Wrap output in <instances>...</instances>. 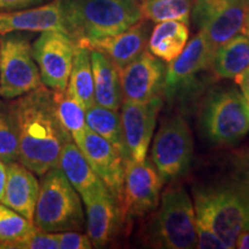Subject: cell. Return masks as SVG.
I'll return each instance as SVG.
<instances>
[{"mask_svg":"<svg viewBox=\"0 0 249 249\" xmlns=\"http://www.w3.org/2000/svg\"><path fill=\"white\" fill-rule=\"evenodd\" d=\"M196 218L204 220L225 242L235 248L242 232H249V151H236L224 170L193 186Z\"/></svg>","mask_w":249,"mask_h":249,"instance_id":"6da1fadb","label":"cell"},{"mask_svg":"<svg viewBox=\"0 0 249 249\" xmlns=\"http://www.w3.org/2000/svg\"><path fill=\"white\" fill-rule=\"evenodd\" d=\"M18 135V160L37 176L58 166L59 157L73 141L57 113L54 91L42 86L9 104Z\"/></svg>","mask_w":249,"mask_h":249,"instance_id":"7a4b0ae2","label":"cell"},{"mask_svg":"<svg viewBox=\"0 0 249 249\" xmlns=\"http://www.w3.org/2000/svg\"><path fill=\"white\" fill-rule=\"evenodd\" d=\"M67 34L79 44L117 35L141 20L139 0H62Z\"/></svg>","mask_w":249,"mask_h":249,"instance_id":"3957f363","label":"cell"},{"mask_svg":"<svg viewBox=\"0 0 249 249\" xmlns=\"http://www.w3.org/2000/svg\"><path fill=\"white\" fill-rule=\"evenodd\" d=\"M158 209L145 231L148 245L154 248H196L194 202L181 185L173 183L160 196Z\"/></svg>","mask_w":249,"mask_h":249,"instance_id":"277c9868","label":"cell"},{"mask_svg":"<svg viewBox=\"0 0 249 249\" xmlns=\"http://www.w3.org/2000/svg\"><path fill=\"white\" fill-rule=\"evenodd\" d=\"M34 213V225L45 232L86 230L82 201L59 167L43 174Z\"/></svg>","mask_w":249,"mask_h":249,"instance_id":"5b68a950","label":"cell"},{"mask_svg":"<svg viewBox=\"0 0 249 249\" xmlns=\"http://www.w3.org/2000/svg\"><path fill=\"white\" fill-rule=\"evenodd\" d=\"M201 128L211 142L232 145L249 132L245 97L235 88L217 89L207 96L200 114Z\"/></svg>","mask_w":249,"mask_h":249,"instance_id":"8992f818","label":"cell"},{"mask_svg":"<svg viewBox=\"0 0 249 249\" xmlns=\"http://www.w3.org/2000/svg\"><path fill=\"white\" fill-rule=\"evenodd\" d=\"M42 86L29 38L21 31L0 36V98L17 99Z\"/></svg>","mask_w":249,"mask_h":249,"instance_id":"52a82bcc","label":"cell"},{"mask_svg":"<svg viewBox=\"0 0 249 249\" xmlns=\"http://www.w3.org/2000/svg\"><path fill=\"white\" fill-rule=\"evenodd\" d=\"M194 157V140L187 121L181 116L166 118L156 134L151 161L165 181L185 174Z\"/></svg>","mask_w":249,"mask_h":249,"instance_id":"ba28073f","label":"cell"},{"mask_svg":"<svg viewBox=\"0 0 249 249\" xmlns=\"http://www.w3.org/2000/svg\"><path fill=\"white\" fill-rule=\"evenodd\" d=\"M164 180L152 161L124 160V181L120 201L121 216L130 222L157 209Z\"/></svg>","mask_w":249,"mask_h":249,"instance_id":"9c48e42d","label":"cell"},{"mask_svg":"<svg viewBox=\"0 0 249 249\" xmlns=\"http://www.w3.org/2000/svg\"><path fill=\"white\" fill-rule=\"evenodd\" d=\"M75 49V40L62 31L40 33L31 45V52L38 66L43 86L55 92L67 89Z\"/></svg>","mask_w":249,"mask_h":249,"instance_id":"30bf717a","label":"cell"},{"mask_svg":"<svg viewBox=\"0 0 249 249\" xmlns=\"http://www.w3.org/2000/svg\"><path fill=\"white\" fill-rule=\"evenodd\" d=\"M249 9L234 0H193L192 18L214 50L244 31Z\"/></svg>","mask_w":249,"mask_h":249,"instance_id":"8fae6325","label":"cell"},{"mask_svg":"<svg viewBox=\"0 0 249 249\" xmlns=\"http://www.w3.org/2000/svg\"><path fill=\"white\" fill-rule=\"evenodd\" d=\"M161 107L160 96L148 102H132L124 99L120 121L127 160H147L152 134Z\"/></svg>","mask_w":249,"mask_h":249,"instance_id":"7c38bea8","label":"cell"},{"mask_svg":"<svg viewBox=\"0 0 249 249\" xmlns=\"http://www.w3.org/2000/svg\"><path fill=\"white\" fill-rule=\"evenodd\" d=\"M165 65L149 51H143L138 58L119 70L121 93L124 99L148 102L160 96L165 79Z\"/></svg>","mask_w":249,"mask_h":249,"instance_id":"4fadbf2b","label":"cell"},{"mask_svg":"<svg viewBox=\"0 0 249 249\" xmlns=\"http://www.w3.org/2000/svg\"><path fill=\"white\" fill-rule=\"evenodd\" d=\"M214 50L203 33L193 37L176 59L169 62L165 70L163 90L167 98H172L180 90L186 88L202 71L210 70Z\"/></svg>","mask_w":249,"mask_h":249,"instance_id":"5bb4252c","label":"cell"},{"mask_svg":"<svg viewBox=\"0 0 249 249\" xmlns=\"http://www.w3.org/2000/svg\"><path fill=\"white\" fill-rule=\"evenodd\" d=\"M92 170L103 180L119 202L123 197L124 160L116 147L87 127L85 139L79 147Z\"/></svg>","mask_w":249,"mask_h":249,"instance_id":"9a60e30c","label":"cell"},{"mask_svg":"<svg viewBox=\"0 0 249 249\" xmlns=\"http://www.w3.org/2000/svg\"><path fill=\"white\" fill-rule=\"evenodd\" d=\"M48 30L67 34L62 0H52L48 4L20 11L0 12V36L17 31L43 33Z\"/></svg>","mask_w":249,"mask_h":249,"instance_id":"2e32d148","label":"cell"},{"mask_svg":"<svg viewBox=\"0 0 249 249\" xmlns=\"http://www.w3.org/2000/svg\"><path fill=\"white\" fill-rule=\"evenodd\" d=\"M87 234L92 247L104 248L119 231L123 216L119 202L110 191L85 202Z\"/></svg>","mask_w":249,"mask_h":249,"instance_id":"e0dca14e","label":"cell"},{"mask_svg":"<svg viewBox=\"0 0 249 249\" xmlns=\"http://www.w3.org/2000/svg\"><path fill=\"white\" fill-rule=\"evenodd\" d=\"M57 167L62 171L71 185L79 193L83 203L108 191L74 141L68 142L62 149Z\"/></svg>","mask_w":249,"mask_h":249,"instance_id":"ac0fdd59","label":"cell"},{"mask_svg":"<svg viewBox=\"0 0 249 249\" xmlns=\"http://www.w3.org/2000/svg\"><path fill=\"white\" fill-rule=\"evenodd\" d=\"M7 179L0 203L7 205L33 222L39 193V182L35 173L21 163L6 164Z\"/></svg>","mask_w":249,"mask_h":249,"instance_id":"d6986e66","label":"cell"},{"mask_svg":"<svg viewBox=\"0 0 249 249\" xmlns=\"http://www.w3.org/2000/svg\"><path fill=\"white\" fill-rule=\"evenodd\" d=\"M148 39L147 23L144 21H139L123 33L92 40L83 45L107 54L118 70H121L144 51Z\"/></svg>","mask_w":249,"mask_h":249,"instance_id":"ffe728a7","label":"cell"},{"mask_svg":"<svg viewBox=\"0 0 249 249\" xmlns=\"http://www.w3.org/2000/svg\"><path fill=\"white\" fill-rule=\"evenodd\" d=\"M95 104L118 111L123 104L119 70L111 59L98 50L90 49Z\"/></svg>","mask_w":249,"mask_h":249,"instance_id":"44dd1931","label":"cell"},{"mask_svg":"<svg viewBox=\"0 0 249 249\" xmlns=\"http://www.w3.org/2000/svg\"><path fill=\"white\" fill-rule=\"evenodd\" d=\"M188 36V26L181 21L158 22L148 39V50L161 61L171 62L185 49Z\"/></svg>","mask_w":249,"mask_h":249,"instance_id":"7402d4cb","label":"cell"},{"mask_svg":"<svg viewBox=\"0 0 249 249\" xmlns=\"http://www.w3.org/2000/svg\"><path fill=\"white\" fill-rule=\"evenodd\" d=\"M249 68V38L236 35L217 48L210 70L219 79H235Z\"/></svg>","mask_w":249,"mask_h":249,"instance_id":"603a6c76","label":"cell"},{"mask_svg":"<svg viewBox=\"0 0 249 249\" xmlns=\"http://www.w3.org/2000/svg\"><path fill=\"white\" fill-rule=\"evenodd\" d=\"M67 89L82 103L86 110L95 104L90 49L87 45L76 43Z\"/></svg>","mask_w":249,"mask_h":249,"instance_id":"cb8c5ba5","label":"cell"},{"mask_svg":"<svg viewBox=\"0 0 249 249\" xmlns=\"http://www.w3.org/2000/svg\"><path fill=\"white\" fill-rule=\"evenodd\" d=\"M86 121L88 128L110 142L123 155L124 160H127L120 114L118 113V111L93 104L86 110Z\"/></svg>","mask_w":249,"mask_h":249,"instance_id":"d4e9b609","label":"cell"},{"mask_svg":"<svg viewBox=\"0 0 249 249\" xmlns=\"http://www.w3.org/2000/svg\"><path fill=\"white\" fill-rule=\"evenodd\" d=\"M54 99L62 127L67 130L77 147H80L88 127L86 121V107L68 89L61 92L54 91Z\"/></svg>","mask_w":249,"mask_h":249,"instance_id":"484cf974","label":"cell"},{"mask_svg":"<svg viewBox=\"0 0 249 249\" xmlns=\"http://www.w3.org/2000/svg\"><path fill=\"white\" fill-rule=\"evenodd\" d=\"M139 6L143 20L157 23L176 20L188 26L193 0H140Z\"/></svg>","mask_w":249,"mask_h":249,"instance_id":"4316f807","label":"cell"},{"mask_svg":"<svg viewBox=\"0 0 249 249\" xmlns=\"http://www.w3.org/2000/svg\"><path fill=\"white\" fill-rule=\"evenodd\" d=\"M35 229L34 222L0 203V245L20 240Z\"/></svg>","mask_w":249,"mask_h":249,"instance_id":"83f0119b","label":"cell"},{"mask_svg":"<svg viewBox=\"0 0 249 249\" xmlns=\"http://www.w3.org/2000/svg\"><path fill=\"white\" fill-rule=\"evenodd\" d=\"M0 160L5 164L18 160L15 124L9 104L0 101Z\"/></svg>","mask_w":249,"mask_h":249,"instance_id":"f1b7e54d","label":"cell"},{"mask_svg":"<svg viewBox=\"0 0 249 249\" xmlns=\"http://www.w3.org/2000/svg\"><path fill=\"white\" fill-rule=\"evenodd\" d=\"M5 249H59L57 233L45 232L36 229L20 240L0 245Z\"/></svg>","mask_w":249,"mask_h":249,"instance_id":"f546056e","label":"cell"},{"mask_svg":"<svg viewBox=\"0 0 249 249\" xmlns=\"http://www.w3.org/2000/svg\"><path fill=\"white\" fill-rule=\"evenodd\" d=\"M196 248L200 249H227L225 242L219 238L210 225L196 218Z\"/></svg>","mask_w":249,"mask_h":249,"instance_id":"4dcf8cb0","label":"cell"},{"mask_svg":"<svg viewBox=\"0 0 249 249\" xmlns=\"http://www.w3.org/2000/svg\"><path fill=\"white\" fill-rule=\"evenodd\" d=\"M59 248L60 249H91L92 244L88 234L80 231L58 232Z\"/></svg>","mask_w":249,"mask_h":249,"instance_id":"1f68e13d","label":"cell"},{"mask_svg":"<svg viewBox=\"0 0 249 249\" xmlns=\"http://www.w3.org/2000/svg\"><path fill=\"white\" fill-rule=\"evenodd\" d=\"M49 0H0V12L20 11L45 4Z\"/></svg>","mask_w":249,"mask_h":249,"instance_id":"d6a6232c","label":"cell"},{"mask_svg":"<svg viewBox=\"0 0 249 249\" xmlns=\"http://www.w3.org/2000/svg\"><path fill=\"white\" fill-rule=\"evenodd\" d=\"M235 82L236 85L240 87L241 91L248 92L249 93V68L244 73L240 74L235 77Z\"/></svg>","mask_w":249,"mask_h":249,"instance_id":"836d02e7","label":"cell"},{"mask_svg":"<svg viewBox=\"0 0 249 249\" xmlns=\"http://www.w3.org/2000/svg\"><path fill=\"white\" fill-rule=\"evenodd\" d=\"M6 179H7V169L4 161L0 160V202L2 200L6 186Z\"/></svg>","mask_w":249,"mask_h":249,"instance_id":"e575fe53","label":"cell"},{"mask_svg":"<svg viewBox=\"0 0 249 249\" xmlns=\"http://www.w3.org/2000/svg\"><path fill=\"white\" fill-rule=\"evenodd\" d=\"M235 248L249 249V232H242L235 240Z\"/></svg>","mask_w":249,"mask_h":249,"instance_id":"d590c367","label":"cell"},{"mask_svg":"<svg viewBox=\"0 0 249 249\" xmlns=\"http://www.w3.org/2000/svg\"><path fill=\"white\" fill-rule=\"evenodd\" d=\"M242 34L249 38V13L247 14V18H246V22H245V27H244V31H242Z\"/></svg>","mask_w":249,"mask_h":249,"instance_id":"8d00e7d4","label":"cell"},{"mask_svg":"<svg viewBox=\"0 0 249 249\" xmlns=\"http://www.w3.org/2000/svg\"><path fill=\"white\" fill-rule=\"evenodd\" d=\"M241 92H242V95H244V97H245L246 107H247V111H248V114H249V93L245 92V91H241Z\"/></svg>","mask_w":249,"mask_h":249,"instance_id":"74e56055","label":"cell"},{"mask_svg":"<svg viewBox=\"0 0 249 249\" xmlns=\"http://www.w3.org/2000/svg\"><path fill=\"white\" fill-rule=\"evenodd\" d=\"M234 1L242 6H245V7H247L249 9V0H234Z\"/></svg>","mask_w":249,"mask_h":249,"instance_id":"f35d334b","label":"cell"}]
</instances>
